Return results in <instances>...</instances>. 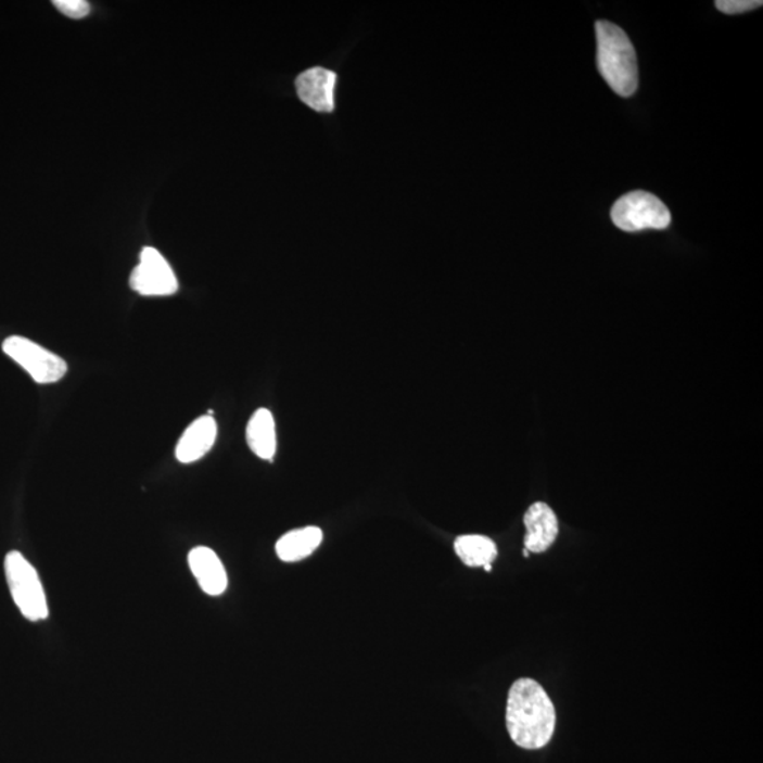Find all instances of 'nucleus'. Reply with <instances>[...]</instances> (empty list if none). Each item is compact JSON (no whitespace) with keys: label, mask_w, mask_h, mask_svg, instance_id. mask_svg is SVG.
I'll return each instance as SVG.
<instances>
[{"label":"nucleus","mask_w":763,"mask_h":763,"mask_svg":"<svg viewBox=\"0 0 763 763\" xmlns=\"http://www.w3.org/2000/svg\"><path fill=\"white\" fill-rule=\"evenodd\" d=\"M54 7L69 18H84L90 15V3L84 0H54Z\"/></svg>","instance_id":"15"},{"label":"nucleus","mask_w":763,"mask_h":763,"mask_svg":"<svg viewBox=\"0 0 763 763\" xmlns=\"http://www.w3.org/2000/svg\"><path fill=\"white\" fill-rule=\"evenodd\" d=\"M247 446L255 456L262 460H274L278 438H276V423L274 415L268 409H257L247 423Z\"/></svg>","instance_id":"12"},{"label":"nucleus","mask_w":763,"mask_h":763,"mask_svg":"<svg viewBox=\"0 0 763 763\" xmlns=\"http://www.w3.org/2000/svg\"><path fill=\"white\" fill-rule=\"evenodd\" d=\"M130 285L136 293L148 297L171 296L179 290V282L166 257L154 247L140 252V262L130 275Z\"/></svg>","instance_id":"6"},{"label":"nucleus","mask_w":763,"mask_h":763,"mask_svg":"<svg viewBox=\"0 0 763 763\" xmlns=\"http://www.w3.org/2000/svg\"><path fill=\"white\" fill-rule=\"evenodd\" d=\"M320 527L307 526L285 533L276 543V555L284 563H296L310 557L322 542Z\"/></svg>","instance_id":"11"},{"label":"nucleus","mask_w":763,"mask_h":763,"mask_svg":"<svg viewBox=\"0 0 763 763\" xmlns=\"http://www.w3.org/2000/svg\"><path fill=\"white\" fill-rule=\"evenodd\" d=\"M217 434L218 425L213 416H201L182 433L176 447L177 460L182 465L201 460L213 448Z\"/></svg>","instance_id":"9"},{"label":"nucleus","mask_w":763,"mask_h":763,"mask_svg":"<svg viewBox=\"0 0 763 763\" xmlns=\"http://www.w3.org/2000/svg\"><path fill=\"white\" fill-rule=\"evenodd\" d=\"M484 569L485 571H491L493 570V564H486Z\"/></svg>","instance_id":"16"},{"label":"nucleus","mask_w":763,"mask_h":763,"mask_svg":"<svg viewBox=\"0 0 763 763\" xmlns=\"http://www.w3.org/2000/svg\"><path fill=\"white\" fill-rule=\"evenodd\" d=\"M189 564L201 589L211 597H218L228 587V575L222 561L209 547H195L190 551Z\"/></svg>","instance_id":"10"},{"label":"nucleus","mask_w":763,"mask_h":763,"mask_svg":"<svg viewBox=\"0 0 763 763\" xmlns=\"http://www.w3.org/2000/svg\"><path fill=\"white\" fill-rule=\"evenodd\" d=\"M762 4L761 0H717L715 2L719 11L725 15H739V13L755 11Z\"/></svg>","instance_id":"14"},{"label":"nucleus","mask_w":763,"mask_h":763,"mask_svg":"<svg viewBox=\"0 0 763 763\" xmlns=\"http://www.w3.org/2000/svg\"><path fill=\"white\" fill-rule=\"evenodd\" d=\"M454 550L468 568H485L493 564L498 556V547L489 537L481 535H466L457 537Z\"/></svg>","instance_id":"13"},{"label":"nucleus","mask_w":763,"mask_h":763,"mask_svg":"<svg viewBox=\"0 0 763 763\" xmlns=\"http://www.w3.org/2000/svg\"><path fill=\"white\" fill-rule=\"evenodd\" d=\"M2 348L9 358L21 365L41 385L59 382L67 373V363L63 358L23 336H9Z\"/></svg>","instance_id":"5"},{"label":"nucleus","mask_w":763,"mask_h":763,"mask_svg":"<svg viewBox=\"0 0 763 763\" xmlns=\"http://www.w3.org/2000/svg\"><path fill=\"white\" fill-rule=\"evenodd\" d=\"M507 728L518 747L535 751L546 747L556 729V709L549 695L533 678H519L510 687Z\"/></svg>","instance_id":"1"},{"label":"nucleus","mask_w":763,"mask_h":763,"mask_svg":"<svg viewBox=\"0 0 763 763\" xmlns=\"http://www.w3.org/2000/svg\"><path fill=\"white\" fill-rule=\"evenodd\" d=\"M615 227L625 232L646 229H666L672 221L671 211L657 195L646 191H634L616 200L611 209Z\"/></svg>","instance_id":"4"},{"label":"nucleus","mask_w":763,"mask_h":763,"mask_svg":"<svg viewBox=\"0 0 763 763\" xmlns=\"http://www.w3.org/2000/svg\"><path fill=\"white\" fill-rule=\"evenodd\" d=\"M598 72L611 90L628 98L638 90V60L634 44L620 26L607 21L596 23Z\"/></svg>","instance_id":"2"},{"label":"nucleus","mask_w":763,"mask_h":763,"mask_svg":"<svg viewBox=\"0 0 763 763\" xmlns=\"http://www.w3.org/2000/svg\"><path fill=\"white\" fill-rule=\"evenodd\" d=\"M523 522L526 526L524 546L529 554L549 550L559 535V522L554 509L543 503L533 504L524 514Z\"/></svg>","instance_id":"8"},{"label":"nucleus","mask_w":763,"mask_h":763,"mask_svg":"<svg viewBox=\"0 0 763 763\" xmlns=\"http://www.w3.org/2000/svg\"><path fill=\"white\" fill-rule=\"evenodd\" d=\"M4 571L13 601L27 620L43 621L49 616L43 585L39 574L18 551H11L4 560Z\"/></svg>","instance_id":"3"},{"label":"nucleus","mask_w":763,"mask_h":763,"mask_svg":"<svg viewBox=\"0 0 763 763\" xmlns=\"http://www.w3.org/2000/svg\"><path fill=\"white\" fill-rule=\"evenodd\" d=\"M339 77L331 69L315 67L306 69L296 78L300 101L321 114L335 110V88Z\"/></svg>","instance_id":"7"}]
</instances>
